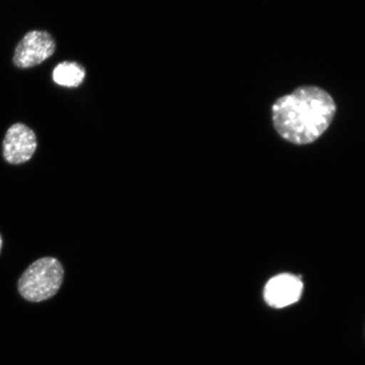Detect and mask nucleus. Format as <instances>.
<instances>
[{
    "label": "nucleus",
    "instance_id": "1",
    "mask_svg": "<svg viewBox=\"0 0 365 365\" xmlns=\"http://www.w3.org/2000/svg\"><path fill=\"white\" fill-rule=\"evenodd\" d=\"M334 100L325 90L305 86L277 99L272 106L274 127L282 138L297 145L314 143L334 118Z\"/></svg>",
    "mask_w": 365,
    "mask_h": 365
},
{
    "label": "nucleus",
    "instance_id": "2",
    "mask_svg": "<svg viewBox=\"0 0 365 365\" xmlns=\"http://www.w3.org/2000/svg\"><path fill=\"white\" fill-rule=\"evenodd\" d=\"M63 275L65 272L57 259H38L23 272L18 281V292L29 302H43L58 293Z\"/></svg>",
    "mask_w": 365,
    "mask_h": 365
},
{
    "label": "nucleus",
    "instance_id": "3",
    "mask_svg": "<svg viewBox=\"0 0 365 365\" xmlns=\"http://www.w3.org/2000/svg\"><path fill=\"white\" fill-rule=\"evenodd\" d=\"M56 49V41L48 31H29L16 46L13 58L14 65L21 68L38 66L51 57Z\"/></svg>",
    "mask_w": 365,
    "mask_h": 365
},
{
    "label": "nucleus",
    "instance_id": "4",
    "mask_svg": "<svg viewBox=\"0 0 365 365\" xmlns=\"http://www.w3.org/2000/svg\"><path fill=\"white\" fill-rule=\"evenodd\" d=\"M3 157L12 165H20L33 158L38 140L34 131L21 123L9 128L3 140Z\"/></svg>",
    "mask_w": 365,
    "mask_h": 365
},
{
    "label": "nucleus",
    "instance_id": "5",
    "mask_svg": "<svg viewBox=\"0 0 365 365\" xmlns=\"http://www.w3.org/2000/svg\"><path fill=\"white\" fill-rule=\"evenodd\" d=\"M304 285L300 278L291 274H280L269 280L264 298L270 307L281 309L298 302Z\"/></svg>",
    "mask_w": 365,
    "mask_h": 365
},
{
    "label": "nucleus",
    "instance_id": "6",
    "mask_svg": "<svg viewBox=\"0 0 365 365\" xmlns=\"http://www.w3.org/2000/svg\"><path fill=\"white\" fill-rule=\"evenodd\" d=\"M52 77L54 83L58 86L77 88L84 81L86 70L79 63L63 61L53 68Z\"/></svg>",
    "mask_w": 365,
    "mask_h": 365
},
{
    "label": "nucleus",
    "instance_id": "7",
    "mask_svg": "<svg viewBox=\"0 0 365 365\" xmlns=\"http://www.w3.org/2000/svg\"><path fill=\"white\" fill-rule=\"evenodd\" d=\"M2 246H3V239H2L1 235H0V253H1Z\"/></svg>",
    "mask_w": 365,
    "mask_h": 365
}]
</instances>
